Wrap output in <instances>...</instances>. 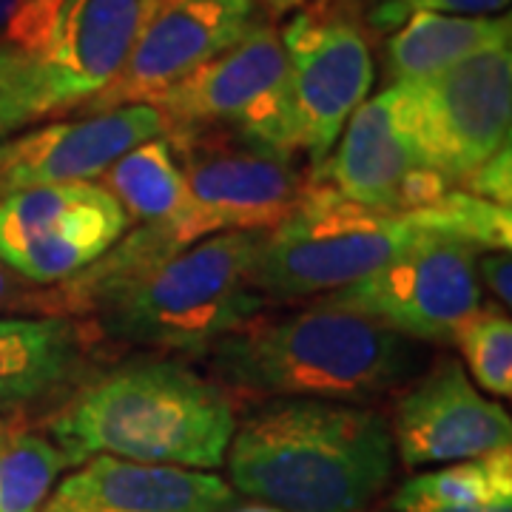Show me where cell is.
Here are the masks:
<instances>
[{
	"label": "cell",
	"instance_id": "cell-1",
	"mask_svg": "<svg viewBox=\"0 0 512 512\" xmlns=\"http://www.w3.org/2000/svg\"><path fill=\"white\" fill-rule=\"evenodd\" d=\"M265 231L174 245L163 225H137L83 274L57 285L63 313L114 345L208 356L268 299L254 282Z\"/></svg>",
	"mask_w": 512,
	"mask_h": 512
},
{
	"label": "cell",
	"instance_id": "cell-2",
	"mask_svg": "<svg viewBox=\"0 0 512 512\" xmlns=\"http://www.w3.org/2000/svg\"><path fill=\"white\" fill-rule=\"evenodd\" d=\"M231 487L279 512H367L396 450L379 410L330 399H256L228 444Z\"/></svg>",
	"mask_w": 512,
	"mask_h": 512
},
{
	"label": "cell",
	"instance_id": "cell-3",
	"mask_svg": "<svg viewBox=\"0 0 512 512\" xmlns=\"http://www.w3.org/2000/svg\"><path fill=\"white\" fill-rule=\"evenodd\" d=\"M237 427V396L165 356L131 359L77 387L49 419L69 464L114 456L214 473Z\"/></svg>",
	"mask_w": 512,
	"mask_h": 512
},
{
	"label": "cell",
	"instance_id": "cell-4",
	"mask_svg": "<svg viewBox=\"0 0 512 512\" xmlns=\"http://www.w3.org/2000/svg\"><path fill=\"white\" fill-rule=\"evenodd\" d=\"M424 359L419 342L348 311L256 313L208 353L211 379L251 399L365 402L402 387Z\"/></svg>",
	"mask_w": 512,
	"mask_h": 512
},
{
	"label": "cell",
	"instance_id": "cell-5",
	"mask_svg": "<svg viewBox=\"0 0 512 512\" xmlns=\"http://www.w3.org/2000/svg\"><path fill=\"white\" fill-rule=\"evenodd\" d=\"M436 237L413 211L379 214L311 180L291 214L262 234L254 282L268 302L316 299Z\"/></svg>",
	"mask_w": 512,
	"mask_h": 512
},
{
	"label": "cell",
	"instance_id": "cell-6",
	"mask_svg": "<svg viewBox=\"0 0 512 512\" xmlns=\"http://www.w3.org/2000/svg\"><path fill=\"white\" fill-rule=\"evenodd\" d=\"M165 137L183 168L185 202L163 231L180 248L214 234L271 231L311 183L299 154L234 131L177 128Z\"/></svg>",
	"mask_w": 512,
	"mask_h": 512
},
{
	"label": "cell",
	"instance_id": "cell-7",
	"mask_svg": "<svg viewBox=\"0 0 512 512\" xmlns=\"http://www.w3.org/2000/svg\"><path fill=\"white\" fill-rule=\"evenodd\" d=\"M288 60V100L308 174L328 160L350 114L373 86L365 29L348 0H313L279 29Z\"/></svg>",
	"mask_w": 512,
	"mask_h": 512
},
{
	"label": "cell",
	"instance_id": "cell-8",
	"mask_svg": "<svg viewBox=\"0 0 512 512\" xmlns=\"http://www.w3.org/2000/svg\"><path fill=\"white\" fill-rule=\"evenodd\" d=\"M399 86L421 160L450 188L510 146L512 43Z\"/></svg>",
	"mask_w": 512,
	"mask_h": 512
},
{
	"label": "cell",
	"instance_id": "cell-9",
	"mask_svg": "<svg viewBox=\"0 0 512 512\" xmlns=\"http://www.w3.org/2000/svg\"><path fill=\"white\" fill-rule=\"evenodd\" d=\"M151 106L163 114L168 131L222 128L299 154L288 100V60L271 20L183 77Z\"/></svg>",
	"mask_w": 512,
	"mask_h": 512
},
{
	"label": "cell",
	"instance_id": "cell-10",
	"mask_svg": "<svg viewBox=\"0 0 512 512\" xmlns=\"http://www.w3.org/2000/svg\"><path fill=\"white\" fill-rule=\"evenodd\" d=\"M476 254L456 239H424L379 271L316 296L313 305L359 313L413 342L453 345L456 330L481 308Z\"/></svg>",
	"mask_w": 512,
	"mask_h": 512
},
{
	"label": "cell",
	"instance_id": "cell-11",
	"mask_svg": "<svg viewBox=\"0 0 512 512\" xmlns=\"http://www.w3.org/2000/svg\"><path fill=\"white\" fill-rule=\"evenodd\" d=\"M128 225L120 202L92 180L26 188L0 200V262L55 288L109 254Z\"/></svg>",
	"mask_w": 512,
	"mask_h": 512
},
{
	"label": "cell",
	"instance_id": "cell-12",
	"mask_svg": "<svg viewBox=\"0 0 512 512\" xmlns=\"http://www.w3.org/2000/svg\"><path fill=\"white\" fill-rule=\"evenodd\" d=\"M339 148L311 174L342 197L379 214H407L436 202L450 185L421 160L399 83L384 86L350 114Z\"/></svg>",
	"mask_w": 512,
	"mask_h": 512
},
{
	"label": "cell",
	"instance_id": "cell-13",
	"mask_svg": "<svg viewBox=\"0 0 512 512\" xmlns=\"http://www.w3.org/2000/svg\"><path fill=\"white\" fill-rule=\"evenodd\" d=\"M265 23L254 0H160L123 69L80 109L151 106L183 77Z\"/></svg>",
	"mask_w": 512,
	"mask_h": 512
},
{
	"label": "cell",
	"instance_id": "cell-14",
	"mask_svg": "<svg viewBox=\"0 0 512 512\" xmlns=\"http://www.w3.org/2000/svg\"><path fill=\"white\" fill-rule=\"evenodd\" d=\"M387 427L393 450L410 470L473 461L512 444L510 413L498 399H487L450 356L396 396Z\"/></svg>",
	"mask_w": 512,
	"mask_h": 512
},
{
	"label": "cell",
	"instance_id": "cell-15",
	"mask_svg": "<svg viewBox=\"0 0 512 512\" xmlns=\"http://www.w3.org/2000/svg\"><path fill=\"white\" fill-rule=\"evenodd\" d=\"M154 106H120L77 120H60L0 143V200L26 188L97 180L128 148L163 137Z\"/></svg>",
	"mask_w": 512,
	"mask_h": 512
},
{
	"label": "cell",
	"instance_id": "cell-16",
	"mask_svg": "<svg viewBox=\"0 0 512 512\" xmlns=\"http://www.w3.org/2000/svg\"><path fill=\"white\" fill-rule=\"evenodd\" d=\"M160 0H60L40 63L52 114L77 109L123 69Z\"/></svg>",
	"mask_w": 512,
	"mask_h": 512
},
{
	"label": "cell",
	"instance_id": "cell-17",
	"mask_svg": "<svg viewBox=\"0 0 512 512\" xmlns=\"http://www.w3.org/2000/svg\"><path fill=\"white\" fill-rule=\"evenodd\" d=\"M234 487L208 470L94 456L49 493L40 512H225Z\"/></svg>",
	"mask_w": 512,
	"mask_h": 512
},
{
	"label": "cell",
	"instance_id": "cell-18",
	"mask_svg": "<svg viewBox=\"0 0 512 512\" xmlns=\"http://www.w3.org/2000/svg\"><path fill=\"white\" fill-rule=\"evenodd\" d=\"M94 345L97 333L77 316H0V416L69 393Z\"/></svg>",
	"mask_w": 512,
	"mask_h": 512
},
{
	"label": "cell",
	"instance_id": "cell-19",
	"mask_svg": "<svg viewBox=\"0 0 512 512\" xmlns=\"http://www.w3.org/2000/svg\"><path fill=\"white\" fill-rule=\"evenodd\" d=\"M512 43L510 15H436L419 12L390 32L384 72L390 83H410L444 72L467 57Z\"/></svg>",
	"mask_w": 512,
	"mask_h": 512
},
{
	"label": "cell",
	"instance_id": "cell-20",
	"mask_svg": "<svg viewBox=\"0 0 512 512\" xmlns=\"http://www.w3.org/2000/svg\"><path fill=\"white\" fill-rule=\"evenodd\" d=\"M396 512H512V453L458 461L404 481L390 498Z\"/></svg>",
	"mask_w": 512,
	"mask_h": 512
},
{
	"label": "cell",
	"instance_id": "cell-21",
	"mask_svg": "<svg viewBox=\"0 0 512 512\" xmlns=\"http://www.w3.org/2000/svg\"><path fill=\"white\" fill-rule=\"evenodd\" d=\"M97 180L120 202L128 222L165 225L185 202L183 168L165 134L128 148Z\"/></svg>",
	"mask_w": 512,
	"mask_h": 512
},
{
	"label": "cell",
	"instance_id": "cell-22",
	"mask_svg": "<svg viewBox=\"0 0 512 512\" xmlns=\"http://www.w3.org/2000/svg\"><path fill=\"white\" fill-rule=\"evenodd\" d=\"M69 458L40 433L15 427L0 441V512H40Z\"/></svg>",
	"mask_w": 512,
	"mask_h": 512
},
{
	"label": "cell",
	"instance_id": "cell-23",
	"mask_svg": "<svg viewBox=\"0 0 512 512\" xmlns=\"http://www.w3.org/2000/svg\"><path fill=\"white\" fill-rule=\"evenodd\" d=\"M512 208L481 200L470 191L450 188L439 200L416 208L419 222L444 239L464 242L476 251H510Z\"/></svg>",
	"mask_w": 512,
	"mask_h": 512
},
{
	"label": "cell",
	"instance_id": "cell-24",
	"mask_svg": "<svg viewBox=\"0 0 512 512\" xmlns=\"http://www.w3.org/2000/svg\"><path fill=\"white\" fill-rule=\"evenodd\" d=\"M470 376L493 399L512 396V322L510 313L498 305L478 308L453 336Z\"/></svg>",
	"mask_w": 512,
	"mask_h": 512
},
{
	"label": "cell",
	"instance_id": "cell-25",
	"mask_svg": "<svg viewBox=\"0 0 512 512\" xmlns=\"http://www.w3.org/2000/svg\"><path fill=\"white\" fill-rule=\"evenodd\" d=\"M49 114L52 100L40 55L0 43V143Z\"/></svg>",
	"mask_w": 512,
	"mask_h": 512
},
{
	"label": "cell",
	"instance_id": "cell-26",
	"mask_svg": "<svg viewBox=\"0 0 512 512\" xmlns=\"http://www.w3.org/2000/svg\"><path fill=\"white\" fill-rule=\"evenodd\" d=\"M362 26L376 35H390L419 12L436 15H501L510 0H350Z\"/></svg>",
	"mask_w": 512,
	"mask_h": 512
},
{
	"label": "cell",
	"instance_id": "cell-27",
	"mask_svg": "<svg viewBox=\"0 0 512 512\" xmlns=\"http://www.w3.org/2000/svg\"><path fill=\"white\" fill-rule=\"evenodd\" d=\"M0 316H66L60 288L32 285L0 262Z\"/></svg>",
	"mask_w": 512,
	"mask_h": 512
},
{
	"label": "cell",
	"instance_id": "cell-28",
	"mask_svg": "<svg viewBox=\"0 0 512 512\" xmlns=\"http://www.w3.org/2000/svg\"><path fill=\"white\" fill-rule=\"evenodd\" d=\"M461 191H470L481 200H490L495 205L512 208V157L510 146H504L501 151H495L487 163H481L461 183Z\"/></svg>",
	"mask_w": 512,
	"mask_h": 512
},
{
	"label": "cell",
	"instance_id": "cell-29",
	"mask_svg": "<svg viewBox=\"0 0 512 512\" xmlns=\"http://www.w3.org/2000/svg\"><path fill=\"white\" fill-rule=\"evenodd\" d=\"M57 6H60V0H23L18 18L12 23L9 35H6V43L20 46L26 52H40Z\"/></svg>",
	"mask_w": 512,
	"mask_h": 512
},
{
	"label": "cell",
	"instance_id": "cell-30",
	"mask_svg": "<svg viewBox=\"0 0 512 512\" xmlns=\"http://www.w3.org/2000/svg\"><path fill=\"white\" fill-rule=\"evenodd\" d=\"M510 251H478L476 254V274L478 282H484L490 293L495 296V305L510 311L512 302V288H510ZM481 285V288H484Z\"/></svg>",
	"mask_w": 512,
	"mask_h": 512
},
{
	"label": "cell",
	"instance_id": "cell-31",
	"mask_svg": "<svg viewBox=\"0 0 512 512\" xmlns=\"http://www.w3.org/2000/svg\"><path fill=\"white\" fill-rule=\"evenodd\" d=\"M256 6H259V12H262V18L276 23L279 18H285V15H293V12H299V9H305L311 0H254Z\"/></svg>",
	"mask_w": 512,
	"mask_h": 512
},
{
	"label": "cell",
	"instance_id": "cell-32",
	"mask_svg": "<svg viewBox=\"0 0 512 512\" xmlns=\"http://www.w3.org/2000/svg\"><path fill=\"white\" fill-rule=\"evenodd\" d=\"M20 6H23V0H0V43H6V35L18 18Z\"/></svg>",
	"mask_w": 512,
	"mask_h": 512
},
{
	"label": "cell",
	"instance_id": "cell-33",
	"mask_svg": "<svg viewBox=\"0 0 512 512\" xmlns=\"http://www.w3.org/2000/svg\"><path fill=\"white\" fill-rule=\"evenodd\" d=\"M15 427H20L18 421L9 419V416H0V441L6 439V436H9V433L15 430Z\"/></svg>",
	"mask_w": 512,
	"mask_h": 512
},
{
	"label": "cell",
	"instance_id": "cell-34",
	"mask_svg": "<svg viewBox=\"0 0 512 512\" xmlns=\"http://www.w3.org/2000/svg\"><path fill=\"white\" fill-rule=\"evenodd\" d=\"M237 512H279V510H274V507H265V504H256V507H242V510Z\"/></svg>",
	"mask_w": 512,
	"mask_h": 512
},
{
	"label": "cell",
	"instance_id": "cell-35",
	"mask_svg": "<svg viewBox=\"0 0 512 512\" xmlns=\"http://www.w3.org/2000/svg\"><path fill=\"white\" fill-rule=\"evenodd\" d=\"M376 512H382V510H376Z\"/></svg>",
	"mask_w": 512,
	"mask_h": 512
}]
</instances>
